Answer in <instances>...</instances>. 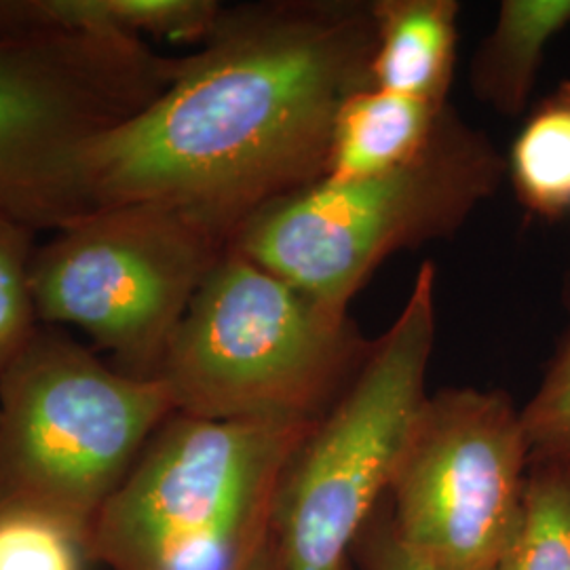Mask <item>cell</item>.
Returning <instances> with one entry per match:
<instances>
[{
	"label": "cell",
	"mask_w": 570,
	"mask_h": 570,
	"mask_svg": "<svg viewBox=\"0 0 570 570\" xmlns=\"http://www.w3.org/2000/svg\"><path fill=\"white\" fill-rule=\"evenodd\" d=\"M372 49L364 0L225 4L164 94L85 155L89 209L169 205L230 239L261 205L324 178L338 108L372 87Z\"/></svg>",
	"instance_id": "cell-1"
},
{
	"label": "cell",
	"mask_w": 570,
	"mask_h": 570,
	"mask_svg": "<svg viewBox=\"0 0 570 570\" xmlns=\"http://www.w3.org/2000/svg\"><path fill=\"white\" fill-rule=\"evenodd\" d=\"M315 421L171 412L94 522L108 570H247L271 546L285 468Z\"/></svg>",
	"instance_id": "cell-2"
},
{
	"label": "cell",
	"mask_w": 570,
	"mask_h": 570,
	"mask_svg": "<svg viewBox=\"0 0 570 570\" xmlns=\"http://www.w3.org/2000/svg\"><path fill=\"white\" fill-rule=\"evenodd\" d=\"M505 178V157L489 136L446 106L428 148L410 164L292 190L254 209L228 245L317 303L348 313L391 254L454 235Z\"/></svg>",
	"instance_id": "cell-3"
},
{
	"label": "cell",
	"mask_w": 570,
	"mask_h": 570,
	"mask_svg": "<svg viewBox=\"0 0 570 570\" xmlns=\"http://www.w3.org/2000/svg\"><path fill=\"white\" fill-rule=\"evenodd\" d=\"M370 345L348 313L226 245L176 327L157 379L186 414L317 421Z\"/></svg>",
	"instance_id": "cell-4"
},
{
	"label": "cell",
	"mask_w": 570,
	"mask_h": 570,
	"mask_svg": "<svg viewBox=\"0 0 570 570\" xmlns=\"http://www.w3.org/2000/svg\"><path fill=\"white\" fill-rule=\"evenodd\" d=\"M435 266L419 268L393 324L285 468L271 546L279 570H353L351 551L385 501L410 428L428 400Z\"/></svg>",
	"instance_id": "cell-5"
},
{
	"label": "cell",
	"mask_w": 570,
	"mask_h": 570,
	"mask_svg": "<svg viewBox=\"0 0 570 570\" xmlns=\"http://www.w3.org/2000/svg\"><path fill=\"white\" fill-rule=\"evenodd\" d=\"M171 412L159 379L122 374L63 327L39 326L0 374V505L94 529Z\"/></svg>",
	"instance_id": "cell-6"
},
{
	"label": "cell",
	"mask_w": 570,
	"mask_h": 570,
	"mask_svg": "<svg viewBox=\"0 0 570 570\" xmlns=\"http://www.w3.org/2000/svg\"><path fill=\"white\" fill-rule=\"evenodd\" d=\"M180 58L144 39L0 35V214L60 230L89 214V148L138 117Z\"/></svg>",
	"instance_id": "cell-7"
},
{
	"label": "cell",
	"mask_w": 570,
	"mask_h": 570,
	"mask_svg": "<svg viewBox=\"0 0 570 570\" xmlns=\"http://www.w3.org/2000/svg\"><path fill=\"white\" fill-rule=\"evenodd\" d=\"M226 245L223 233L169 205L96 207L37 247L39 324L79 327L122 374L153 381Z\"/></svg>",
	"instance_id": "cell-8"
},
{
	"label": "cell",
	"mask_w": 570,
	"mask_h": 570,
	"mask_svg": "<svg viewBox=\"0 0 570 570\" xmlns=\"http://www.w3.org/2000/svg\"><path fill=\"white\" fill-rule=\"evenodd\" d=\"M530 449L501 389L449 387L419 410L387 490L397 543L425 570H497L518 529Z\"/></svg>",
	"instance_id": "cell-9"
},
{
	"label": "cell",
	"mask_w": 570,
	"mask_h": 570,
	"mask_svg": "<svg viewBox=\"0 0 570 570\" xmlns=\"http://www.w3.org/2000/svg\"><path fill=\"white\" fill-rule=\"evenodd\" d=\"M370 16L372 87L446 106L456 66L461 4L456 0H374Z\"/></svg>",
	"instance_id": "cell-10"
},
{
	"label": "cell",
	"mask_w": 570,
	"mask_h": 570,
	"mask_svg": "<svg viewBox=\"0 0 570 570\" xmlns=\"http://www.w3.org/2000/svg\"><path fill=\"white\" fill-rule=\"evenodd\" d=\"M223 7L216 0H0V35L155 37L202 45Z\"/></svg>",
	"instance_id": "cell-11"
},
{
	"label": "cell",
	"mask_w": 570,
	"mask_h": 570,
	"mask_svg": "<svg viewBox=\"0 0 570 570\" xmlns=\"http://www.w3.org/2000/svg\"><path fill=\"white\" fill-rule=\"evenodd\" d=\"M446 106L374 87L355 91L334 117L322 180L355 183L410 164L428 148Z\"/></svg>",
	"instance_id": "cell-12"
},
{
	"label": "cell",
	"mask_w": 570,
	"mask_h": 570,
	"mask_svg": "<svg viewBox=\"0 0 570 570\" xmlns=\"http://www.w3.org/2000/svg\"><path fill=\"white\" fill-rule=\"evenodd\" d=\"M570 28V0H503L469 68L473 96L503 117L527 110L551 41Z\"/></svg>",
	"instance_id": "cell-13"
},
{
	"label": "cell",
	"mask_w": 570,
	"mask_h": 570,
	"mask_svg": "<svg viewBox=\"0 0 570 570\" xmlns=\"http://www.w3.org/2000/svg\"><path fill=\"white\" fill-rule=\"evenodd\" d=\"M508 164L515 199L524 212L558 223L570 216V81L534 104L513 138Z\"/></svg>",
	"instance_id": "cell-14"
},
{
	"label": "cell",
	"mask_w": 570,
	"mask_h": 570,
	"mask_svg": "<svg viewBox=\"0 0 570 570\" xmlns=\"http://www.w3.org/2000/svg\"><path fill=\"white\" fill-rule=\"evenodd\" d=\"M497 570H570V461H530L520 522Z\"/></svg>",
	"instance_id": "cell-15"
},
{
	"label": "cell",
	"mask_w": 570,
	"mask_h": 570,
	"mask_svg": "<svg viewBox=\"0 0 570 570\" xmlns=\"http://www.w3.org/2000/svg\"><path fill=\"white\" fill-rule=\"evenodd\" d=\"M94 529L56 511L0 505V570H91Z\"/></svg>",
	"instance_id": "cell-16"
},
{
	"label": "cell",
	"mask_w": 570,
	"mask_h": 570,
	"mask_svg": "<svg viewBox=\"0 0 570 570\" xmlns=\"http://www.w3.org/2000/svg\"><path fill=\"white\" fill-rule=\"evenodd\" d=\"M37 247L32 226L0 214V374L41 326L30 287Z\"/></svg>",
	"instance_id": "cell-17"
},
{
	"label": "cell",
	"mask_w": 570,
	"mask_h": 570,
	"mask_svg": "<svg viewBox=\"0 0 570 570\" xmlns=\"http://www.w3.org/2000/svg\"><path fill=\"white\" fill-rule=\"evenodd\" d=\"M567 326L543 379L520 410L530 461H570V265L564 279Z\"/></svg>",
	"instance_id": "cell-18"
},
{
	"label": "cell",
	"mask_w": 570,
	"mask_h": 570,
	"mask_svg": "<svg viewBox=\"0 0 570 570\" xmlns=\"http://www.w3.org/2000/svg\"><path fill=\"white\" fill-rule=\"evenodd\" d=\"M351 556L362 570H425L397 543L389 520L387 497L360 532Z\"/></svg>",
	"instance_id": "cell-19"
},
{
	"label": "cell",
	"mask_w": 570,
	"mask_h": 570,
	"mask_svg": "<svg viewBox=\"0 0 570 570\" xmlns=\"http://www.w3.org/2000/svg\"><path fill=\"white\" fill-rule=\"evenodd\" d=\"M247 570H279L277 560H275V553H273V546H268V548L256 558V562Z\"/></svg>",
	"instance_id": "cell-20"
}]
</instances>
